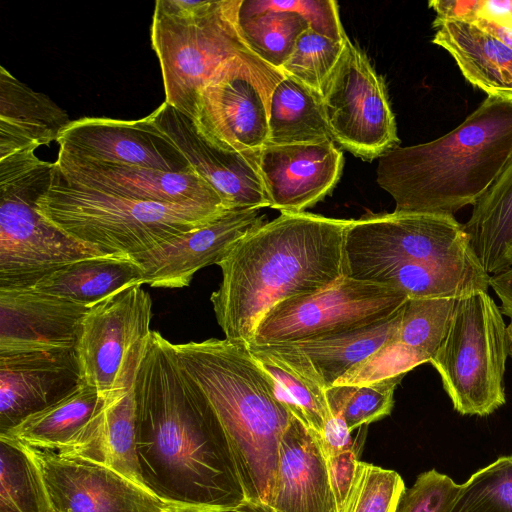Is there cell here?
<instances>
[{"instance_id":"cell-1","label":"cell","mask_w":512,"mask_h":512,"mask_svg":"<svg viewBox=\"0 0 512 512\" xmlns=\"http://www.w3.org/2000/svg\"><path fill=\"white\" fill-rule=\"evenodd\" d=\"M136 450L146 488L166 505L245 512L226 433L181 367L174 344L153 331L134 382Z\"/></svg>"},{"instance_id":"cell-2","label":"cell","mask_w":512,"mask_h":512,"mask_svg":"<svg viewBox=\"0 0 512 512\" xmlns=\"http://www.w3.org/2000/svg\"><path fill=\"white\" fill-rule=\"evenodd\" d=\"M350 222L308 212L280 213L239 240L218 263L222 280L210 297L225 338L250 344L275 305L344 276Z\"/></svg>"},{"instance_id":"cell-3","label":"cell","mask_w":512,"mask_h":512,"mask_svg":"<svg viewBox=\"0 0 512 512\" xmlns=\"http://www.w3.org/2000/svg\"><path fill=\"white\" fill-rule=\"evenodd\" d=\"M174 350L223 426L245 512H272L279 445L293 417L280 400L278 383L241 342L210 338L174 344Z\"/></svg>"},{"instance_id":"cell-4","label":"cell","mask_w":512,"mask_h":512,"mask_svg":"<svg viewBox=\"0 0 512 512\" xmlns=\"http://www.w3.org/2000/svg\"><path fill=\"white\" fill-rule=\"evenodd\" d=\"M511 158L512 102L487 96L449 133L380 156L377 183L395 212L454 216L477 203Z\"/></svg>"},{"instance_id":"cell-5","label":"cell","mask_w":512,"mask_h":512,"mask_svg":"<svg viewBox=\"0 0 512 512\" xmlns=\"http://www.w3.org/2000/svg\"><path fill=\"white\" fill-rule=\"evenodd\" d=\"M38 212L71 238L104 255L135 258L197 229L230 210L133 199L66 179L53 165Z\"/></svg>"},{"instance_id":"cell-6","label":"cell","mask_w":512,"mask_h":512,"mask_svg":"<svg viewBox=\"0 0 512 512\" xmlns=\"http://www.w3.org/2000/svg\"><path fill=\"white\" fill-rule=\"evenodd\" d=\"M54 163L34 150L0 159V288H27L70 263L102 253L71 238L37 210Z\"/></svg>"},{"instance_id":"cell-7","label":"cell","mask_w":512,"mask_h":512,"mask_svg":"<svg viewBox=\"0 0 512 512\" xmlns=\"http://www.w3.org/2000/svg\"><path fill=\"white\" fill-rule=\"evenodd\" d=\"M411 263L489 281L464 225L453 215L392 212L352 220L344 239V276L360 280Z\"/></svg>"},{"instance_id":"cell-8","label":"cell","mask_w":512,"mask_h":512,"mask_svg":"<svg viewBox=\"0 0 512 512\" xmlns=\"http://www.w3.org/2000/svg\"><path fill=\"white\" fill-rule=\"evenodd\" d=\"M487 290L457 299L444 340L430 360L453 408L488 416L506 403L508 325Z\"/></svg>"},{"instance_id":"cell-9","label":"cell","mask_w":512,"mask_h":512,"mask_svg":"<svg viewBox=\"0 0 512 512\" xmlns=\"http://www.w3.org/2000/svg\"><path fill=\"white\" fill-rule=\"evenodd\" d=\"M239 0L205 1L180 12L156 1L150 38L163 78L165 102L194 120L198 94L229 59L252 53L241 39L236 15Z\"/></svg>"},{"instance_id":"cell-10","label":"cell","mask_w":512,"mask_h":512,"mask_svg":"<svg viewBox=\"0 0 512 512\" xmlns=\"http://www.w3.org/2000/svg\"><path fill=\"white\" fill-rule=\"evenodd\" d=\"M283 77L253 53L229 59L198 94L192 120L197 132L219 149L260 153L268 141L271 93Z\"/></svg>"},{"instance_id":"cell-11","label":"cell","mask_w":512,"mask_h":512,"mask_svg":"<svg viewBox=\"0 0 512 512\" xmlns=\"http://www.w3.org/2000/svg\"><path fill=\"white\" fill-rule=\"evenodd\" d=\"M151 319L152 300L142 285L91 307L75 346L81 381L104 398L132 388L153 332Z\"/></svg>"},{"instance_id":"cell-12","label":"cell","mask_w":512,"mask_h":512,"mask_svg":"<svg viewBox=\"0 0 512 512\" xmlns=\"http://www.w3.org/2000/svg\"><path fill=\"white\" fill-rule=\"evenodd\" d=\"M408 297L373 281L342 276L317 292L275 305L259 322L248 345L297 341L355 330L394 317Z\"/></svg>"},{"instance_id":"cell-13","label":"cell","mask_w":512,"mask_h":512,"mask_svg":"<svg viewBox=\"0 0 512 512\" xmlns=\"http://www.w3.org/2000/svg\"><path fill=\"white\" fill-rule=\"evenodd\" d=\"M322 99L333 141L353 155L372 160L399 145L384 80L349 38Z\"/></svg>"},{"instance_id":"cell-14","label":"cell","mask_w":512,"mask_h":512,"mask_svg":"<svg viewBox=\"0 0 512 512\" xmlns=\"http://www.w3.org/2000/svg\"><path fill=\"white\" fill-rule=\"evenodd\" d=\"M59 150L73 157L167 172L195 171L149 114L137 120L84 117L60 133Z\"/></svg>"},{"instance_id":"cell-15","label":"cell","mask_w":512,"mask_h":512,"mask_svg":"<svg viewBox=\"0 0 512 512\" xmlns=\"http://www.w3.org/2000/svg\"><path fill=\"white\" fill-rule=\"evenodd\" d=\"M28 449L42 473L53 512H161L166 506L105 465L51 450Z\"/></svg>"},{"instance_id":"cell-16","label":"cell","mask_w":512,"mask_h":512,"mask_svg":"<svg viewBox=\"0 0 512 512\" xmlns=\"http://www.w3.org/2000/svg\"><path fill=\"white\" fill-rule=\"evenodd\" d=\"M150 115L229 209L270 207L260 173L259 153L219 149L197 132L190 118L166 102Z\"/></svg>"},{"instance_id":"cell-17","label":"cell","mask_w":512,"mask_h":512,"mask_svg":"<svg viewBox=\"0 0 512 512\" xmlns=\"http://www.w3.org/2000/svg\"><path fill=\"white\" fill-rule=\"evenodd\" d=\"M264 224L260 209H230L197 229L134 259L143 283L154 288H183L200 269L218 263L243 237Z\"/></svg>"},{"instance_id":"cell-18","label":"cell","mask_w":512,"mask_h":512,"mask_svg":"<svg viewBox=\"0 0 512 512\" xmlns=\"http://www.w3.org/2000/svg\"><path fill=\"white\" fill-rule=\"evenodd\" d=\"M344 165L333 140L266 145L259 168L270 201L280 213H302L325 198L338 183Z\"/></svg>"},{"instance_id":"cell-19","label":"cell","mask_w":512,"mask_h":512,"mask_svg":"<svg viewBox=\"0 0 512 512\" xmlns=\"http://www.w3.org/2000/svg\"><path fill=\"white\" fill-rule=\"evenodd\" d=\"M91 307L27 288H0V354L75 349Z\"/></svg>"},{"instance_id":"cell-20","label":"cell","mask_w":512,"mask_h":512,"mask_svg":"<svg viewBox=\"0 0 512 512\" xmlns=\"http://www.w3.org/2000/svg\"><path fill=\"white\" fill-rule=\"evenodd\" d=\"M54 168L66 179L133 199L167 203H200L229 209L196 172H167L139 166L87 161L59 150Z\"/></svg>"},{"instance_id":"cell-21","label":"cell","mask_w":512,"mask_h":512,"mask_svg":"<svg viewBox=\"0 0 512 512\" xmlns=\"http://www.w3.org/2000/svg\"><path fill=\"white\" fill-rule=\"evenodd\" d=\"M81 382L75 349L0 354V433Z\"/></svg>"},{"instance_id":"cell-22","label":"cell","mask_w":512,"mask_h":512,"mask_svg":"<svg viewBox=\"0 0 512 512\" xmlns=\"http://www.w3.org/2000/svg\"><path fill=\"white\" fill-rule=\"evenodd\" d=\"M404 307V306H403ZM403 308L367 327L291 342L255 347L323 390L398 335Z\"/></svg>"},{"instance_id":"cell-23","label":"cell","mask_w":512,"mask_h":512,"mask_svg":"<svg viewBox=\"0 0 512 512\" xmlns=\"http://www.w3.org/2000/svg\"><path fill=\"white\" fill-rule=\"evenodd\" d=\"M272 512H339L321 439L294 416L279 445Z\"/></svg>"},{"instance_id":"cell-24","label":"cell","mask_w":512,"mask_h":512,"mask_svg":"<svg viewBox=\"0 0 512 512\" xmlns=\"http://www.w3.org/2000/svg\"><path fill=\"white\" fill-rule=\"evenodd\" d=\"M432 26V43L450 54L471 85L512 102V48L472 22L434 19Z\"/></svg>"},{"instance_id":"cell-25","label":"cell","mask_w":512,"mask_h":512,"mask_svg":"<svg viewBox=\"0 0 512 512\" xmlns=\"http://www.w3.org/2000/svg\"><path fill=\"white\" fill-rule=\"evenodd\" d=\"M57 453L105 465L148 490L141 476L136 450L134 385L123 393L108 397L84 429Z\"/></svg>"},{"instance_id":"cell-26","label":"cell","mask_w":512,"mask_h":512,"mask_svg":"<svg viewBox=\"0 0 512 512\" xmlns=\"http://www.w3.org/2000/svg\"><path fill=\"white\" fill-rule=\"evenodd\" d=\"M71 122L46 95L0 68V159L57 141Z\"/></svg>"},{"instance_id":"cell-27","label":"cell","mask_w":512,"mask_h":512,"mask_svg":"<svg viewBox=\"0 0 512 512\" xmlns=\"http://www.w3.org/2000/svg\"><path fill=\"white\" fill-rule=\"evenodd\" d=\"M143 280V268L134 258L105 255L70 263L31 288L93 307L130 287L143 285Z\"/></svg>"},{"instance_id":"cell-28","label":"cell","mask_w":512,"mask_h":512,"mask_svg":"<svg viewBox=\"0 0 512 512\" xmlns=\"http://www.w3.org/2000/svg\"><path fill=\"white\" fill-rule=\"evenodd\" d=\"M463 225L488 275L512 264V158L473 206Z\"/></svg>"},{"instance_id":"cell-29","label":"cell","mask_w":512,"mask_h":512,"mask_svg":"<svg viewBox=\"0 0 512 512\" xmlns=\"http://www.w3.org/2000/svg\"><path fill=\"white\" fill-rule=\"evenodd\" d=\"M106 400L95 388L81 381L64 397L0 434L31 448L57 452L84 429Z\"/></svg>"},{"instance_id":"cell-30","label":"cell","mask_w":512,"mask_h":512,"mask_svg":"<svg viewBox=\"0 0 512 512\" xmlns=\"http://www.w3.org/2000/svg\"><path fill=\"white\" fill-rule=\"evenodd\" d=\"M268 128L266 145L333 140L322 95L287 74H284L271 93Z\"/></svg>"},{"instance_id":"cell-31","label":"cell","mask_w":512,"mask_h":512,"mask_svg":"<svg viewBox=\"0 0 512 512\" xmlns=\"http://www.w3.org/2000/svg\"><path fill=\"white\" fill-rule=\"evenodd\" d=\"M0 512H53L28 447L6 434H0Z\"/></svg>"},{"instance_id":"cell-32","label":"cell","mask_w":512,"mask_h":512,"mask_svg":"<svg viewBox=\"0 0 512 512\" xmlns=\"http://www.w3.org/2000/svg\"><path fill=\"white\" fill-rule=\"evenodd\" d=\"M236 26L247 48L278 70L292 54L301 34L310 28L303 16L282 11H263L247 16L237 13Z\"/></svg>"},{"instance_id":"cell-33","label":"cell","mask_w":512,"mask_h":512,"mask_svg":"<svg viewBox=\"0 0 512 512\" xmlns=\"http://www.w3.org/2000/svg\"><path fill=\"white\" fill-rule=\"evenodd\" d=\"M455 298H411L403 307L398 340L422 363L430 362L448 331Z\"/></svg>"},{"instance_id":"cell-34","label":"cell","mask_w":512,"mask_h":512,"mask_svg":"<svg viewBox=\"0 0 512 512\" xmlns=\"http://www.w3.org/2000/svg\"><path fill=\"white\" fill-rule=\"evenodd\" d=\"M248 347L260 365L278 383L280 400L291 414L321 439L330 418L325 390L263 351Z\"/></svg>"},{"instance_id":"cell-35","label":"cell","mask_w":512,"mask_h":512,"mask_svg":"<svg viewBox=\"0 0 512 512\" xmlns=\"http://www.w3.org/2000/svg\"><path fill=\"white\" fill-rule=\"evenodd\" d=\"M402 378L358 386L333 385L325 390L330 416L340 413L352 432L390 415L394 406V392Z\"/></svg>"},{"instance_id":"cell-36","label":"cell","mask_w":512,"mask_h":512,"mask_svg":"<svg viewBox=\"0 0 512 512\" xmlns=\"http://www.w3.org/2000/svg\"><path fill=\"white\" fill-rule=\"evenodd\" d=\"M448 512H512V455L472 474L460 485Z\"/></svg>"},{"instance_id":"cell-37","label":"cell","mask_w":512,"mask_h":512,"mask_svg":"<svg viewBox=\"0 0 512 512\" xmlns=\"http://www.w3.org/2000/svg\"><path fill=\"white\" fill-rule=\"evenodd\" d=\"M347 39L333 40L308 28L298 38L292 54L280 71L322 95L327 80L341 58Z\"/></svg>"},{"instance_id":"cell-38","label":"cell","mask_w":512,"mask_h":512,"mask_svg":"<svg viewBox=\"0 0 512 512\" xmlns=\"http://www.w3.org/2000/svg\"><path fill=\"white\" fill-rule=\"evenodd\" d=\"M405 491L398 472L361 461L347 512H398Z\"/></svg>"},{"instance_id":"cell-39","label":"cell","mask_w":512,"mask_h":512,"mask_svg":"<svg viewBox=\"0 0 512 512\" xmlns=\"http://www.w3.org/2000/svg\"><path fill=\"white\" fill-rule=\"evenodd\" d=\"M263 11L297 13L308 21L313 31L321 35L333 40L348 37L334 0H239L238 15L247 16Z\"/></svg>"},{"instance_id":"cell-40","label":"cell","mask_w":512,"mask_h":512,"mask_svg":"<svg viewBox=\"0 0 512 512\" xmlns=\"http://www.w3.org/2000/svg\"><path fill=\"white\" fill-rule=\"evenodd\" d=\"M398 335L344 374L334 385H365L404 377L422 361L399 340Z\"/></svg>"},{"instance_id":"cell-41","label":"cell","mask_w":512,"mask_h":512,"mask_svg":"<svg viewBox=\"0 0 512 512\" xmlns=\"http://www.w3.org/2000/svg\"><path fill=\"white\" fill-rule=\"evenodd\" d=\"M459 488L449 476L435 469L422 472L406 489L398 512H448Z\"/></svg>"},{"instance_id":"cell-42","label":"cell","mask_w":512,"mask_h":512,"mask_svg":"<svg viewBox=\"0 0 512 512\" xmlns=\"http://www.w3.org/2000/svg\"><path fill=\"white\" fill-rule=\"evenodd\" d=\"M367 426L358 428L352 447L327 457L330 482L339 512H347L351 501L359 475V457L365 442Z\"/></svg>"},{"instance_id":"cell-43","label":"cell","mask_w":512,"mask_h":512,"mask_svg":"<svg viewBox=\"0 0 512 512\" xmlns=\"http://www.w3.org/2000/svg\"><path fill=\"white\" fill-rule=\"evenodd\" d=\"M321 444L326 457L353 446L354 439H352L351 432L340 413L331 414L325 425Z\"/></svg>"},{"instance_id":"cell-44","label":"cell","mask_w":512,"mask_h":512,"mask_svg":"<svg viewBox=\"0 0 512 512\" xmlns=\"http://www.w3.org/2000/svg\"><path fill=\"white\" fill-rule=\"evenodd\" d=\"M476 18L490 20L512 29V0H477L473 20Z\"/></svg>"},{"instance_id":"cell-45","label":"cell","mask_w":512,"mask_h":512,"mask_svg":"<svg viewBox=\"0 0 512 512\" xmlns=\"http://www.w3.org/2000/svg\"><path fill=\"white\" fill-rule=\"evenodd\" d=\"M489 287L492 288L500 300L502 314L512 321V265L490 275Z\"/></svg>"},{"instance_id":"cell-46","label":"cell","mask_w":512,"mask_h":512,"mask_svg":"<svg viewBox=\"0 0 512 512\" xmlns=\"http://www.w3.org/2000/svg\"><path fill=\"white\" fill-rule=\"evenodd\" d=\"M161 512H203L196 508L166 505Z\"/></svg>"},{"instance_id":"cell-47","label":"cell","mask_w":512,"mask_h":512,"mask_svg":"<svg viewBox=\"0 0 512 512\" xmlns=\"http://www.w3.org/2000/svg\"><path fill=\"white\" fill-rule=\"evenodd\" d=\"M509 356L512 358V321L508 324Z\"/></svg>"},{"instance_id":"cell-48","label":"cell","mask_w":512,"mask_h":512,"mask_svg":"<svg viewBox=\"0 0 512 512\" xmlns=\"http://www.w3.org/2000/svg\"><path fill=\"white\" fill-rule=\"evenodd\" d=\"M512 265V264H511Z\"/></svg>"}]
</instances>
